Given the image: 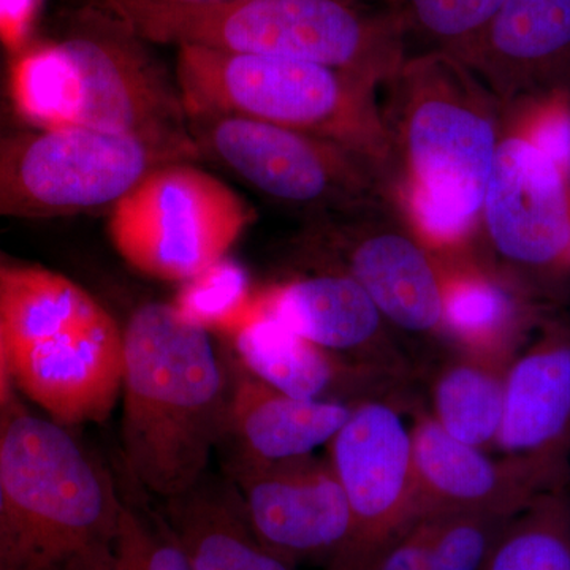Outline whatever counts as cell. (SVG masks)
Here are the masks:
<instances>
[{
    "label": "cell",
    "mask_w": 570,
    "mask_h": 570,
    "mask_svg": "<svg viewBox=\"0 0 570 570\" xmlns=\"http://www.w3.org/2000/svg\"><path fill=\"white\" fill-rule=\"evenodd\" d=\"M122 347L124 460L145 493L167 501L209 471L227 422L230 370L209 332L170 303L138 307Z\"/></svg>",
    "instance_id": "6da1fadb"
},
{
    "label": "cell",
    "mask_w": 570,
    "mask_h": 570,
    "mask_svg": "<svg viewBox=\"0 0 570 570\" xmlns=\"http://www.w3.org/2000/svg\"><path fill=\"white\" fill-rule=\"evenodd\" d=\"M382 112L389 165H400L415 223L434 245H455L482 212L498 126L485 82L450 52L406 59Z\"/></svg>",
    "instance_id": "7a4b0ae2"
},
{
    "label": "cell",
    "mask_w": 570,
    "mask_h": 570,
    "mask_svg": "<svg viewBox=\"0 0 570 570\" xmlns=\"http://www.w3.org/2000/svg\"><path fill=\"white\" fill-rule=\"evenodd\" d=\"M0 570H115L124 493L67 426L0 407Z\"/></svg>",
    "instance_id": "3957f363"
},
{
    "label": "cell",
    "mask_w": 570,
    "mask_h": 570,
    "mask_svg": "<svg viewBox=\"0 0 570 570\" xmlns=\"http://www.w3.org/2000/svg\"><path fill=\"white\" fill-rule=\"evenodd\" d=\"M105 21L17 55L9 77L14 110L37 129L135 135L200 156L178 88L132 32L111 18Z\"/></svg>",
    "instance_id": "277c9868"
},
{
    "label": "cell",
    "mask_w": 570,
    "mask_h": 570,
    "mask_svg": "<svg viewBox=\"0 0 570 570\" xmlns=\"http://www.w3.org/2000/svg\"><path fill=\"white\" fill-rule=\"evenodd\" d=\"M176 88L186 116L235 115L336 142L387 167L389 138L373 82L276 56L178 48Z\"/></svg>",
    "instance_id": "5b68a950"
},
{
    "label": "cell",
    "mask_w": 570,
    "mask_h": 570,
    "mask_svg": "<svg viewBox=\"0 0 570 570\" xmlns=\"http://www.w3.org/2000/svg\"><path fill=\"white\" fill-rule=\"evenodd\" d=\"M186 47L321 63L384 85L404 58L400 14H367L343 0H224L183 7Z\"/></svg>",
    "instance_id": "8992f818"
},
{
    "label": "cell",
    "mask_w": 570,
    "mask_h": 570,
    "mask_svg": "<svg viewBox=\"0 0 570 570\" xmlns=\"http://www.w3.org/2000/svg\"><path fill=\"white\" fill-rule=\"evenodd\" d=\"M197 159L135 135L7 129L0 132V217L52 219L111 209L156 168Z\"/></svg>",
    "instance_id": "52a82bcc"
},
{
    "label": "cell",
    "mask_w": 570,
    "mask_h": 570,
    "mask_svg": "<svg viewBox=\"0 0 570 570\" xmlns=\"http://www.w3.org/2000/svg\"><path fill=\"white\" fill-rule=\"evenodd\" d=\"M249 220V208L227 184L193 163H174L112 206L108 230L142 275L187 283L227 257Z\"/></svg>",
    "instance_id": "ba28073f"
},
{
    "label": "cell",
    "mask_w": 570,
    "mask_h": 570,
    "mask_svg": "<svg viewBox=\"0 0 570 570\" xmlns=\"http://www.w3.org/2000/svg\"><path fill=\"white\" fill-rule=\"evenodd\" d=\"M200 156L283 204L358 209L374 202L373 165L336 142L235 115L187 116Z\"/></svg>",
    "instance_id": "9c48e42d"
},
{
    "label": "cell",
    "mask_w": 570,
    "mask_h": 570,
    "mask_svg": "<svg viewBox=\"0 0 570 570\" xmlns=\"http://www.w3.org/2000/svg\"><path fill=\"white\" fill-rule=\"evenodd\" d=\"M328 445L351 528L325 570H371L390 540L415 519L411 428L393 397L367 400L355 404Z\"/></svg>",
    "instance_id": "30bf717a"
},
{
    "label": "cell",
    "mask_w": 570,
    "mask_h": 570,
    "mask_svg": "<svg viewBox=\"0 0 570 570\" xmlns=\"http://www.w3.org/2000/svg\"><path fill=\"white\" fill-rule=\"evenodd\" d=\"M247 517L266 549L291 562H328L346 542V494L328 459L228 464Z\"/></svg>",
    "instance_id": "8fae6325"
},
{
    "label": "cell",
    "mask_w": 570,
    "mask_h": 570,
    "mask_svg": "<svg viewBox=\"0 0 570 570\" xmlns=\"http://www.w3.org/2000/svg\"><path fill=\"white\" fill-rule=\"evenodd\" d=\"M483 219L494 250L510 265L570 264V200L564 171L528 137L499 140Z\"/></svg>",
    "instance_id": "7c38bea8"
},
{
    "label": "cell",
    "mask_w": 570,
    "mask_h": 570,
    "mask_svg": "<svg viewBox=\"0 0 570 570\" xmlns=\"http://www.w3.org/2000/svg\"><path fill=\"white\" fill-rule=\"evenodd\" d=\"M11 379L63 426L104 422L122 392V330L102 311L61 335L9 352Z\"/></svg>",
    "instance_id": "4fadbf2b"
},
{
    "label": "cell",
    "mask_w": 570,
    "mask_h": 570,
    "mask_svg": "<svg viewBox=\"0 0 570 570\" xmlns=\"http://www.w3.org/2000/svg\"><path fill=\"white\" fill-rule=\"evenodd\" d=\"M553 489L570 480V328L547 326L509 363L497 448Z\"/></svg>",
    "instance_id": "5bb4252c"
},
{
    "label": "cell",
    "mask_w": 570,
    "mask_h": 570,
    "mask_svg": "<svg viewBox=\"0 0 570 570\" xmlns=\"http://www.w3.org/2000/svg\"><path fill=\"white\" fill-rule=\"evenodd\" d=\"M415 517L485 513L512 519L553 489L532 469L450 436L428 412L411 426Z\"/></svg>",
    "instance_id": "9a60e30c"
},
{
    "label": "cell",
    "mask_w": 570,
    "mask_h": 570,
    "mask_svg": "<svg viewBox=\"0 0 570 570\" xmlns=\"http://www.w3.org/2000/svg\"><path fill=\"white\" fill-rule=\"evenodd\" d=\"M262 313L347 362L406 381L409 363L371 296L346 273L302 277L254 294Z\"/></svg>",
    "instance_id": "2e32d148"
},
{
    "label": "cell",
    "mask_w": 570,
    "mask_h": 570,
    "mask_svg": "<svg viewBox=\"0 0 570 570\" xmlns=\"http://www.w3.org/2000/svg\"><path fill=\"white\" fill-rule=\"evenodd\" d=\"M343 272L373 299L389 325L423 336H448V266L414 236L373 225L337 235Z\"/></svg>",
    "instance_id": "e0dca14e"
},
{
    "label": "cell",
    "mask_w": 570,
    "mask_h": 570,
    "mask_svg": "<svg viewBox=\"0 0 570 570\" xmlns=\"http://www.w3.org/2000/svg\"><path fill=\"white\" fill-rule=\"evenodd\" d=\"M236 362L269 387L303 400L355 404L393 397L400 382L366 370L292 332L254 305L227 335Z\"/></svg>",
    "instance_id": "ac0fdd59"
},
{
    "label": "cell",
    "mask_w": 570,
    "mask_h": 570,
    "mask_svg": "<svg viewBox=\"0 0 570 570\" xmlns=\"http://www.w3.org/2000/svg\"><path fill=\"white\" fill-rule=\"evenodd\" d=\"M230 396L223 441L230 442L228 464L281 463L313 455L330 444L354 406L303 400L269 387L232 360Z\"/></svg>",
    "instance_id": "d6986e66"
},
{
    "label": "cell",
    "mask_w": 570,
    "mask_h": 570,
    "mask_svg": "<svg viewBox=\"0 0 570 570\" xmlns=\"http://www.w3.org/2000/svg\"><path fill=\"white\" fill-rule=\"evenodd\" d=\"M456 58L491 91L519 85L570 61V0H505Z\"/></svg>",
    "instance_id": "ffe728a7"
},
{
    "label": "cell",
    "mask_w": 570,
    "mask_h": 570,
    "mask_svg": "<svg viewBox=\"0 0 570 570\" xmlns=\"http://www.w3.org/2000/svg\"><path fill=\"white\" fill-rule=\"evenodd\" d=\"M163 508L190 570H295L258 539L230 478L208 471L186 493L163 501Z\"/></svg>",
    "instance_id": "44dd1931"
},
{
    "label": "cell",
    "mask_w": 570,
    "mask_h": 570,
    "mask_svg": "<svg viewBox=\"0 0 570 570\" xmlns=\"http://www.w3.org/2000/svg\"><path fill=\"white\" fill-rule=\"evenodd\" d=\"M102 311L69 277L41 266L0 262V324L7 352L61 335Z\"/></svg>",
    "instance_id": "7402d4cb"
},
{
    "label": "cell",
    "mask_w": 570,
    "mask_h": 570,
    "mask_svg": "<svg viewBox=\"0 0 570 570\" xmlns=\"http://www.w3.org/2000/svg\"><path fill=\"white\" fill-rule=\"evenodd\" d=\"M510 362L512 360L460 351L434 377L431 417L445 433L464 444L487 452L494 450Z\"/></svg>",
    "instance_id": "603a6c76"
},
{
    "label": "cell",
    "mask_w": 570,
    "mask_h": 570,
    "mask_svg": "<svg viewBox=\"0 0 570 570\" xmlns=\"http://www.w3.org/2000/svg\"><path fill=\"white\" fill-rule=\"evenodd\" d=\"M510 519L485 513H430L409 521L371 570H482Z\"/></svg>",
    "instance_id": "cb8c5ba5"
},
{
    "label": "cell",
    "mask_w": 570,
    "mask_h": 570,
    "mask_svg": "<svg viewBox=\"0 0 570 570\" xmlns=\"http://www.w3.org/2000/svg\"><path fill=\"white\" fill-rule=\"evenodd\" d=\"M445 330L460 351L512 360L521 321L512 299L471 268L448 266Z\"/></svg>",
    "instance_id": "d4e9b609"
},
{
    "label": "cell",
    "mask_w": 570,
    "mask_h": 570,
    "mask_svg": "<svg viewBox=\"0 0 570 570\" xmlns=\"http://www.w3.org/2000/svg\"><path fill=\"white\" fill-rule=\"evenodd\" d=\"M482 570H570V490L540 494L508 521Z\"/></svg>",
    "instance_id": "484cf974"
},
{
    "label": "cell",
    "mask_w": 570,
    "mask_h": 570,
    "mask_svg": "<svg viewBox=\"0 0 570 570\" xmlns=\"http://www.w3.org/2000/svg\"><path fill=\"white\" fill-rule=\"evenodd\" d=\"M253 298L245 272L225 257L184 283L174 305L206 332L227 336L249 313Z\"/></svg>",
    "instance_id": "4316f807"
},
{
    "label": "cell",
    "mask_w": 570,
    "mask_h": 570,
    "mask_svg": "<svg viewBox=\"0 0 570 570\" xmlns=\"http://www.w3.org/2000/svg\"><path fill=\"white\" fill-rule=\"evenodd\" d=\"M115 570H190L186 554L160 510L124 494Z\"/></svg>",
    "instance_id": "83f0119b"
},
{
    "label": "cell",
    "mask_w": 570,
    "mask_h": 570,
    "mask_svg": "<svg viewBox=\"0 0 570 570\" xmlns=\"http://www.w3.org/2000/svg\"><path fill=\"white\" fill-rule=\"evenodd\" d=\"M404 28L456 55L479 36L505 0H400Z\"/></svg>",
    "instance_id": "f1b7e54d"
},
{
    "label": "cell",
    "mask_w": 570,
    "mask_h": 570,
    "mask_svg": "<svg viewBox=\"0 0 570 570\" xmlns=\"http://www.w3.org/2000/svg\"><path fill=\"white\" fill-rule=\"evenodd\" d=\"M40 0H0V43L14 56L26 50Z\"/></svg>",
    "instance_id": "f546056e"
},
{
    "label": "cell",
    "mask_w": 570,
    "mask_h": 570,
    "mask_svg": "<svg viewBox=\"0 0 570 570\" xmlns=\"http://www.w3.org/2000/svg\"><path fill=\"white\" fill-rule=\"evenodd\" d=\"M531 140L562 171L570 170V116L568 112L553 111L543 116L532 130Z\"/></svg>",
    "instance_id": "4dcf8cb0"
},
{
    "label": "cell",
    "mask_w": 570,
    "mask_h": 570,
    "mask_svg": "<svg viewBox=\"0 0 570 570\" xmlns=\"http://www.w3.org/2000/svg\"><path fill=\"white\" fill-rule=\"evenodd\" d=\"M11 395V373L9 352H7L6 336H3L2 324H0V407L9 403Z\"/></svg>",
    "instance_id": "1f68e13d"
},
{
    "label": "cell",
    "mask_w": 570,
    "mask_h": 570,
    "mask_svg": "<svg viewBox=\"0 0 570 570\" xmlns=\"http://www.w3.org/2000/svg\"><path fill=\"white\" fill-rule=\"evenodd\" d=\"M3 521V487H2V460H0V532H2Z\"/></svg>",
    "instance_id": "d6a6232c"
},
{
    "label": "cell",
    "mask_w": 570,
    "mask_h": 570,
    "mask_svg": "<svg viewBox=\"0 0 570 570\" xmlns=\"http://www.w3.org/2000/svg\"><path fill=\"white\" fill-rule=\"evenodd\" d=\"M168 2H178V3H212V2H224V0H168Z\"/></svg>",
    "instance_id": "836d02e7"
},
{
    "label": "cell",
    "mask_w": 570,
    "mask_h": 570,
    "mask_svg": "<svg viewBox=\"0 0 570 570\" xmlns=\"http://www.w3.org/2000/svg\"><path fill=\"white\" fill-rule=\"evenodd\" d=\"M7 129H9V127L6 126V119H3L2 107H0V132H3V130Z\"/></svg>",
    "instance_id": "e575fe53"
}]
</instances>
